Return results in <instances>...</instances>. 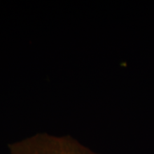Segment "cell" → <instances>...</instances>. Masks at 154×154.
<instances>
[{
    "mask_svg": "<svg viewBox=\"0 0 154 154\" xmlns=\"http://www.w3.org/2000/svg\"><path fill=\"white\" fill-rule=\"evenodd\" d=\"M11 154H100L70 136L37 134L9 144Z\"/></svg>",
    "mask_w": 154,
    "mask_h": 154,
    "instance_id": "obj_1",
    "label": "cell"
}]
</instances>
